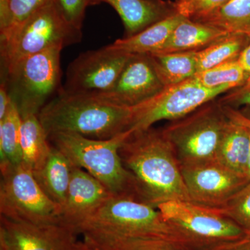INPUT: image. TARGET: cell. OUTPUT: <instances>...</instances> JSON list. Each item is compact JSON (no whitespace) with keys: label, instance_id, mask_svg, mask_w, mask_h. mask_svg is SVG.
Instances as JSON below:
<instances>
[{"label":"cell","instance_id":"9","mask_svg":"<svg viewBox=\"0 0 250 250\" xmlns=\"http://www.w3.org/2000/svg\"><path fill=\"white\" fill-rule=\"evenodd\" d=\"M166 221L202 250L250 238L217 208L187 200H170L156 207Z\"/></svg>","mask_w":250,"mask_h":250},{"label":"cell","instance_id":"18","mask_svg":"<svg viewBox=\"0 0 250 250\" xmlns=\"http://www.w3.org/2000/svg\"><path fill=\"white\" fill-rule=\"evenodd\" d=\"M73 167L66 156L52 146L44 165L32 172L46 195L61 208L66 199Z\"/></svg>","mask_w":250,"mask_h":250},{"label":"cell","instance_id":"23","mask_svg":"<svg viewBox=\"0 0 250 250\" xmlns=\"http://www.w3.org/2000/svg\"><path fill=\"white\" fill-rule=\"evenodd\" d=\"M148 54L165 86L183 82L197 73L196 51Z\"/></svg>","mask_w":250,"mask_h":250},{"label":"cell","instance_id":"33","mask_svg":"<svg viewBox=\"0 0 250 250\" xmlns=\"http://www.w3.org/2000/svg\"><path fill=\"white\" fill-rule=\"evenodd\" d=\"M202 250H250V238L218 246L207 247Z\"/></svg>","mask_w":250,"mask_h":250},{"label":"cell","instance_id":"34","mask_svg":"<svg viewBox=\"0 0 250 250\" xmlns=\"http://www.w3.org/2000/svg\"><path fill=\"white\" fill-rule=\"evenodd\" d=\"M224 111L227 117L230 121L238 123L250 129V118L246 116L244 113L238 111L236 108H233L228 106H223Z\"/></svg>","mask_w":250,"mask_h":250},{"label":"cell","instance_id":"28","mask_svg":"<svg viewBox=\"0 0 250 250\" xmlns=\"http://www.w3.org/2000/svg\"><path fill=\"white\" fill-rule=\"evenodd\" d=\"M249 77L236 60L197 72L193 78L207 88L229 86L234 89L244 85Z\"/></svg>","mask_w":250,"mask_h":250},{"label":"cell","instance_id":"19","mask_svg":"<svg viewBox=\"0 0 250 250\" xmlns=\"http://www.w3.org/2000/svg\"><path fill=\"white\" fill-rule=\"evenodd\" d=\"M83 241L99 250H201L183 242L154 236L83 233Z\"/></svg>","mask_w":250,"mask_h":250},{"label":"cell","instance_id":"22","mask_svg":"<svg viewBox=\"0 0 250 250\" xmlns=\"http://www.w3.org/2000/svg\"><path fill=\"white\" fill-rule=\"evenodd\" d=\"M21 132L22 164L35 172L44 165L52 149L48 135L36 115L22 117Z\"/></svg>","mask_w":250,"mask_h":250},{"label":"cell","instance_id":"12","mask_svg":"<svg viewBox=\"0 0 250 250\" xmlns=\"http://www.w3.org/2000/svg\"><path fill=\"white\" fill-rule=\"evenodd\" d=\"M190 201L220 208L250 182L216 159L181 166Z\"/></svg>","mask_w":250,"mask_h":250},{"label":"cell","instance_id":"38","mask_svg":"<svg viewBox=\"0 0 250 250\" xmlns=\"http://www.w3.org/2000/svg\"><path fill=\"white\" fill-rule=\"evenodd\" d=\"M67 250H99L98 248L92 246L90 243L85 241H77V239L74 240L67 248Z\"/></svg>","mask_w":250,"mask_h":250},{"label":"cell","instance_id":"26","mask_svg":"<svg viewBox=\"0 0 250 250\" xmlns=\"http://www.w3.org/2000/svg\"><path fill=\"white\" fill-rule=\"evenodd\" d=\"M21 123L22 118L12 102L9 111L0 120V164H22Z\"/></svg>","mask_w":250,"mask_h":250},{"label":"cell","instance_id":"10","mask_svg":"<svg viewBox=\"0 0 250 250\" xmlns=\"http://www.w3.org/2000/svg\"><path fill=\"white\" fill-rule=\"evenodd\" d=\"M231 90L229 86L207 88L193 77L177 84L167 85L154 98L134 107L129 130L147 129L156 122L181 119Z\"/></svg>","mask_w":250,"mask_h":250},{"label":"cell","instance_id":"32","mask_svg":"<svg viewBox=\"0 0 250 250\" xmlns=\"http://www.w3.org/2000/svg\"><path fill=\"white\" fill-rule=\"evenodd\" d=\"M230 1L231 0H202L192 9L188 18L192 21H197L228 4Z\"/></svg>","mask_w":250,"mask_h":250},{"label":"cell","instance_id":"16","mask_svg":"<svg viewBox=\"0 0 250 250\" xmlns=\"http://www.w3.org/2000/svg\"><path fill=\"white\" fill-rule=\"evenodd\" d=\"M111 5L124 24V38L139 34L165 18L179 14L177 4L170 0H90V5Z\"/></svg>","mask_w":250,"mask_h":250},{"label":"cell","instance_id":"36","mask_svg":"<svg viewBox=\"0 0 250 250\" xmlns=\"http://www.w3.org/2000/svg\"><path fill=\"white\" fill-rule=\"evenodd\" d=\"M202 0H175L174 2L177 4V10L179 14L188 18L192 9Z\"/></svg>","mask_w":250,"mask_h":250},{"label":"cell","instance_id":"8","mask_svg":"<svg viewBox=\"0 0 250 250\" xmlns=\"http://www.w3.org/2000/svg\"><path fill=\"white\" fill-rule=\"evenodd\" d=\"M80 29L67 24L51 0L27 19L8 40L1 42V71L22 59L54 47L81 42Z\"/></svg>","mask_w":250,"mask_h":250},{"label":"cell","instance_id":"3","mask_svg":"<svg viewBox=\"0 0 250 250\" xmlns=\"http://www.w3.org/2000/svg\"><path fill=\"white\" fill-rule=\"evenodd\" d=\"M131 132L128 130L104 140L74 133H57L49 136V140L72 165L86 171L113 195L134 197L141 201L136 179L123 165L119 153Z\"/></svg>","mask_w":250,"mask_h":250},{"label":"cell","instance_id":"7","mask_svg":"<svg viewBox=\"0 0 250 250\" xmlns=\"http://www.w3.org/2000/svg\"><path fill=\"white\" fill-rule=\"evenodd\" d=\"M0 169L1 216L41 226L62 225V208L46 195L30 170L22 164H1Z\"/></svg>","mask_w":250,"mask_h":250},{"label":"cell","instance_id":"21","mask_svg":"<svg viewBox=\"0 0 250 250\" xmlns=\"http://www.w3.org/2000/svg\"><path fill=\"white\" fill-rule=\"evenodd\" d=\"M250 149L249 129L229 119L215 159L236 173L247 177Z\"/></svg>","mask_w":250,"mask_h":250},{"label":"cell","instance_id":"20","mask_svg":"<svg viewBox=\"0 0 250 250\" xmlns=\"http://www.w3.org/2000/svg\"><path fill=\"white\" fill-rule=\"evenodd\" d=\"M185 18L180 14L172 15L136 35L118 39L108 45L111 48L130 54L156 53L161 50L172 31Z\"/></svg>","mask_w":250,"mask_h":250},{"label":"cell","instance_id":"27","mask_svg":"<svg viewBox=\"0 0 250 250\" xmlns=\"http://www.w3.org/2000/svg\"><path fill=\"white\" fill-rule=\"evenodd\" d=\"M51 0H2L0 1V42Z\"/></svg>","mask_w":250,"mask_h":250},{"label":"cell","instance_id":"1","mask_svg":"<svg viewBox=\"0 0 250 250\" xmlns=\"http://www.w3.org/2000/svg\"><path fill=\"white\" fill-rule=\"evenodd\" d=\"M119 153L136 179L141 201L156 208L170 200L190 201L174 148L162 129L132 131Z\"/></svg>","mask_w":250,"mask_h":250},{"label":"cell","instance_id":"4","mask_svg":"<svg viewBox=\"0 0 250 250\" xmlns=\"http://www.w3.org/2000/svg\"><path fill=\"white\" fill-rule=\"evenodd\" d=\"M86 232L160 237L200 249L167 223L157 208L126 195H113L104 202L77 230V235Z\"/></svg>","mask_w":250,"mask_h":250},{"label":"cell","instance_id":"5","mask_svg":"<svg viewBox=\"0 0 250 250\" xmlns=\"http://www.w3.org/2000/svg\"><path fill=\"white\" fill-rule=\"evenodd\" d=\"M54 47L22 59L1 71L11 101L21 118L38 116L61 90V52Z\"/></svg>","mask_w":250,"mask_h":250},{"label":"cell","instance_id":"31","mask_svg":"<svg viewBox=\"0 0 250 250\" xmlns=\"http://www.w3.org/2000/svg\"><path fill=\"white\" fill-rule=\"evenodd\" d=\"M222 106L236 108L237 106H250V76L244 85L231 91L218 100Z\"/></svg>","mask_w":250,"mask_h":250},{"label":"cell","instance_id":"29","mask_svg":"<svg viewBox=\"0 0 250 250\" xmlns=\"http://www.w3.org/2000/svg\"><path fill=\"white\" fill-rule=\"evenodd\" d=\"M217 209L233 220L250 237V182Z\"/></svg>","mask_w":250,"mask_h":250},{"label":"cell","instance_id":"2","mask_svg":"<svg viewBox=\"0 0 250 250\" xmlns=\"http://www.w3.org/2000/svg\"><path fill=\"white\" fill-rule=\"evenodd\" d=\"M134 107L118 106L94 95L59 90L38 115L49 136L74 133L95 139H109L128 131Z\"/></svg>","mask_w":250,"mask_h":250},{"label":"cell","instance_id":"40","mask_svg":"<svg viewBox=\"0 0 250 250\" xmlns=\"http://www.w3.org/2000/svg\"><path fill=\"white\" fill-rule=\"evenodd\" d=\"M0 250H9L6 245L4 244V242L0 241Z\"/></svg>","mask_w":250,"mask_h":250},{"label":"cell","instance_id":"30","mask_svg":"<svg viewBox=\"0 0 250 250\" xmlns=\"http://www.w3.org/2000/svg\"><path fill=\"white\" fill-rule=\"evenodd\" d=\"M59 14L72 27L82 30L90 0H52Z\"/></svg>","mask_w":250,"mask_h":250},{"label":"cell","instance_id":"37","mask_svg":"<svg viewBox=\"0 0 250 250\" xmlns=\"http://www.w3.org/2000/svg\"><path fill=\"white\" fill-rule=\"evenodd\" d=\"M249 37L250 41L246 48L242 51L241 54L237 59L239 65L246 72L249 74L250 76V34L248 36Z\"/></svg>","mask_w":250,"mask_h":250},{"label":"cell","instance_id":"35","mask_svg":"<svg viewBox=\"0 0 250 250\" xmlns=\"http://www.w3.org/2000/svg\"><path fill=\"white\" fill-rule=\"evenodd\" d=\"M11 103L12 101L10 98L6 83L1 81L0 85V120L2 119L9 111Z\"/></svg>","mask_w":250,"mask_h":250},{"label":"cell","instance_id":"15","mask_svg":"<svg viewBox=\"0 0 250 250\" xmlns=\"http://www.w3.org/2000/svg\"><path fill=\"white\" fill-rule=\"evenodd\" d=\"M76 236L62 225L41 226L0 217V241L9 250H67Z\"/></svg>","mask_w":250,"mask_h":250},{"label":"cell","instance_id":"14","mask_svg":"<svg viewBox=\"0 0 250 250\" xmlns=\"http://www.w3.org/2000/svg\"><path fill=\"white\" fill-rule=\"evenodd\" d=\"M103 184L89 173L74 166L61 225L77 236V230L97 210L113 196Z\"/></svg>","mask_w":250,"mask_h":250},{"label":"cell","instance_id":"25","mask_svg":"<svg viewBox=\"0 0 250 250\" xmlns=\"http://www.w3.org/2000/svg\"><path fill=\"white\" fill-rule=\"evenodd\" d=\"M249 41L246 34H229L205 49L197 51V72L237 60Z\"/></svg>","mask_w":250,"mask_h":250},{"label":"cell","instance_id":"39","mask_svg":"<svg viewBox=\"0 0 250 250\" xmlns=\"http://www.w3.org/2000/svg\"><path fill=\"white\" fill-rule=\"evenodd\" d=\"M249 129L250 131V129ZM247 177L249 179L250 182V154L249 157H248V166H247V173H246Z\"/></svg>","mask_w":250,"mask_h":250},{"label":"cell","instance_id":"24","mask_svg":"<svg viewBox=\"0 0 250 250\" xmlns=\"http://www.w3.org/2000/svg\"><path fill=\"white\" fill-rule=\"evenodd\" d=\"M197 22L214 26L230 33L250 34V0H231Z\"/></svg>","mask_w":250,"mask_h":250},{"label":"cell","instance_id":"6","mask_svg":"<svg viewBox=\"0 0 250 250\" xmlns=\"http://www.w3.org/2000/svg\"><path fill=\"white\" fill-rule=\"evenodd\" d=\"M229 118L217 102L171 121L162 129L181 166L214 160Z\"/></svg>","mask_w":250,"mask_h":250},{"label":"cell","instance_id":"11","mask_svg":"<svg viewBox=\"0 0 250 250\" xmlns=\"http://www.w3.org/2000/svg\"><path fill=\"white\" fill-rule=\"evenodd\" d=\"M131 55L109 45L83 52L69 65L61 90L73 95L105 93L116 83Z\"/></svg>","mask_w":250,"mask_h":250},{"label":"cell","instance_id":"17","mask_svg":"<svg viewBox=\"0 0 250 250\" xmlns=\"http://www.w3.org/2000/svg\"><path fill=\"white\" fill-rule=\"evenodd\" d=\"M230 33L214 26L185 18L156 53L200 51Z\"/></svg>","mask_w":250,"mask_h":250},{"label":"cell","instance_id":"13","mask_svg":"<svg viewBox=\"0 0 250 250\" xmlns=\"http://www.w3.org/2000/svg\"><path fill=\"white\" fill-rule=\"evenodd\" d=\"M148 54L130 56L111 89L96 96L118 106L132 108L154 98L165 88Z\"/></svg>","mask_w":250,"mask_h":250}]
</instances>
